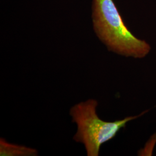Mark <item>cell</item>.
<instances>
[{
    "instance_id": "6da1fadb",
    "label": "cell",
    "mask_w": 156,
    "mask_h": 156,
    "mask_svg": "<svg viewBox=\"0 0 156 156\" xmlns=\"http://www.w3.org/2000/svg\"><path fill=\"white\" fill-rule=\"evenodd\" d=\"M91 20L95 35L109 51L135 58L150 52V45L126 26L113 0H92Z\"/></svg>"
},
{
    "instance_id": "7a4b0ae2",
    "label": "cell",
    "mask_w": 156,
    "mask_h": 156,
    "mask_svg": "<svg viewBox=\"0 0 156 156\" xmlns=\"http://www.w3.org/2000/svg\"><path fill=\"white\" fill-rule=\"evenodd\" d=\"M97 106V100L89 99L75 105L69 111L72 122L77 125V131L73 139L83 144L88 156H98L102 145L115 138L127 123L145 113L114 122H106L98 116Z\"/></svg>"
},
{
    "instance_id": "3957f363",
    "label": "cell",
    "mask_w": 156,
    "mask_h": 156,
    "mask_svg": "<svg viewBox=\"0 0 156 156\" xmlns=\"http://www.w3.org/2000/svg\"><path fill=\"white\" fill-rule=\"evenodd\" d=\"M38 154V151L33 148L10 144L4 138L0 140L1 156H35Z\"/></svg>"
}]
</instances>
